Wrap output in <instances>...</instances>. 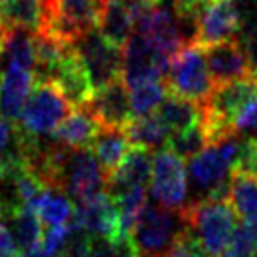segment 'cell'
<instances>
[{"mask_svg": "<svg viewBox=\"0 0 257 257\" xmlns=\"http://www.w3.org/2000/svg\"><path fill=\"white\" fill-rule=\"evenodd\" d=\"M186 225L210 257H221L236 229V212L229 199L201 197L182 210Z\"/></svg>", "mask_w": 257, "mask_h": 257, "instance_id": "obj_1", "label": "cell"}, {"mask_svg": "<svg viewBox=\"0 0 257 257\" xmlns=\"http://www.w3.org/2000/svg\"><path fill=\"white\" fill-rule=\"evenodd\" d=\"M238 145L240 139L231 137L221 143L208 145L197 156L188 160V175L192 186L201 197L229 199V190H231L229 175H233V164L238 152Z\"/></svg>", "mask_w": 257, "mask_h": 257, "instance_id": "obj_2", "label": "cell"}, {"mask_svg": "<svg viewBox=\"0 0 257 257\" xmlns=\"http://www.w3.org/2000/svg\"><path fill=\"white\" fill-rule=\"evenodd\" d=\"M72 107L62 90L51 79H36V85L15 126L34 139H43L53 136V132L72 113Z\"/></svg>", "mask_w": 257, "mask_h": 257, "instance_id": "obj_3", "label": "cell"}, {"mask_svg": "<svg viewBox=\"0 0 257 257\" xmlns=\"http://www.w3.org/2000/svg\"><path fill=\"white\" fill-rule=\"evenodd\" d=\"M165 83L169 92L203 105L216 88V83L207 64L205 47H201L195 42L186 43L171 58Z\"/></svg>", "mask_w": 257, "mask_h": 257, "instance_id": "obj_4", "label": "cell"}, {"mask_svg": "<svg viewBox=\"0 0 257 257\" xmlns=\"http://www.w3.org/2000/svg\"><path fill=\"white\" fill-rule=\"evenodd\" d=\"M55 190L64 192L75 201H83L107 190V173L92 150L64 147L58 160Z\"/></svg>", "mask_w": 257, "mask_h": 257, "instance_id": "obj_5", "label": "cell"}, {"mask_svg": "<svg viewBox=\"0 0 257 257\" xmlns=\"http://www.w3.org/2000/svg\"><path fill=\"white\" fill-rule=\"evenodd\" d=\"M188 227L182 212L162 205H147L132 233L139 257H167L173 244Z\"/></svg>", "mask_w": 257, "mask_h": 257, "instance_id": "obj_6", "label": "cell"}, {"mask_svg": "<svg viewBox=\"0 0 257 257\" xmlns=\"http://www.w3.org/2000/svg\"><path fill=\"white\" fill-rule=\"evenodd\" d=\"M150 193L162 207L182 212L188 207V169L182 158L164 147L152 156Z\"/></svg>", "mask_w": 257, "mask_h": 257, "instance_id": "obj_7", "label": "cell"}, {"mask_svg": "<svg viewBox=\"0 0 257 257\" xmlns=\"http://www.w3.org/2000/svg\"><path fill=\"white\" fill-rule=\"evenodd\" d=\"M171 60L162 55L154 43L143 34H134L122 47V79L126 86L143 81L165 79Z\"/></svg>", "mask_w": 257, "mask_h": 257, "instance_id": "obj_8", "label": "cell"}, {"mask_svg": "<svg viewBox=\"0 0 257 257\" xmlns=\"http://www.w3.org/2000/svg\"><path fill=\"white\" fill-rule=\"evenodd\" d=\"M90 75L94 92L122 77V49L109 43L98 30H92L75 43Z\"/></svg>", "mask_w": 257, "mask_h": 257, "instance_id": "obj_9", "label": "cell"}, {"mask_svg": "<svg viewBox=\"0 0 257 257\" xmlns=\"http://www.w3.org/2000/svg\"><path fill=\"white\" fill-rule=\"evenodd\" d=\"M242 25V14L233 0H210L193 25V42L201 47L235 40Z\"/></svg>", "mask_w": 257, "mask_h": 257, "instance_id": "obj_10", "label": "cell"}, {"mask_svg": "<svg viewBox=\"0 0 257 257\" xmlns=\"http://www.w3.org/2000/svg\"><path fill=\"white\" fill-rule=\"evenodd\" d=\"M72 223L94 238L114 240L122 235L118 207L109 192H100L77 201Z\"/></svg>", "mask_w": 257, "mask_h": 257, "instance_id": "obj_11", "label": "cell"}, {"mask_svg": "<svg viewBox=\"0 0 257 257\" xmlns=\"http://www.w3.org/2000/svg\"><path fill=\"white\" fill-rule=\"evenodd\" d=\"M47 79H51L62 90L73 107H83L92 100V81L75 45L66 51V55L60 58V62L55 66V70Z\"/></svg>", "mask_w": 257, "mask_h": 257, "instance_id": "obj_12", "label": "cell"}, {"mask_svg": "<svg viewBox=\"0 0 257 257\" xmlns=\"http://www.w3.org/2000/svg\"><path fill=\"white\" fill-rule=\"evenodd\" d=\"M103 128H124V124L132 118L130 94L124 81H114L111 85L96 90L92 100L86 103Z\"/></svg>", "mask_w": 257, "mask_h": 257, "instance_id": "obj_13", "label": "cell"}, {"mask_svg": "<svg viewBox=\"0 0 257 257\" xmlns=\"http://www.w3.org/2000/svg\"><path fill=\"white\" fill-rule=\"evenodd\" d=\"M205 57L216 86L250 75V64L240 43L235 40L205 47Z\"/></svg>", "mask_w": 257, "mask_h": 257, "instance_id": "obj_14", "label": "cell"}, {"mask_svg": "<svg viewBox=\"0 0 257 257\" xmlns=\"http://www.w3.org/2000/svg\"><path fill=\"white\" fill-rule=\"evenodd\" d=\"M36 85V73L17 66H6L0 83V114L10 122H17L23 107Z\"/></svg>", "mask_w": 257, "mask_h": 257, "instance_id": "obj_15", "label": "cell"}, {"mask_svg": "<svg viewBox=\"0 0 257 257\" xmlns=\"http://www.w3.org/2000/svg\"><path fill=\"white\" fill-rule=\"evenodd\" d=\"M49 14V0H6L0 4V25L8 32L21 30L38 34Z\"/></svg>", "mask_w": 257, "mask_h": 257, "instance_id": "obj_16", "label": "cell"}, {"mask_svg": "<svg viewBox=\"0 0 257 257\" xmlns=\"http://www.w3.org/2000/svg\"><path fill=\"white\" fill-rule=\"evenodd\" d=\"M100 130L101 124L96 118V114L86 105H83V107H73L72 113L53 132L51 139L70 149H88L92 147Z\"/></svg>", "mask_w": 257, "mask_h": 257, "instance_id": "obj_17", "label": "cell"}, {"mask_svg": "<svg viewBox=\"0 0 257 257\" xmlns=\"http://www.w3.org/2000/svg\"><path fill=\"white\" fill-rule=\"evenodd\" d=\"M152 177L150 150L134 147L116 169L107 177V192L111 195L124 192L134 186H147Z\"/></svg>", "mask_w": 257, "mask_h": 257, "instance_id": "obj_18", "label": "cell"}, {"mask_svg": "<svg viewBox=\"0 0 257 257\" xmlns=\"http://www.w3.org/2000/svg\"><path fill=\"white\" fill-rule=\"evenodd\" d=\"M229 201L236 216L242 220V225L248 229L253 242L257 244V179L233 173Z\"/></svg>", "mask_w": 257, "mask_h": 257, "instance_id": "obj_19", "label": "cell"}, {"mask_svg": "<svg viewBox=\"0 0 257 257\" xmlns=\"http://www.w3.org/2000/svg\"><path fill=\"white\" fill-rule=\"evenodd\" d=\"M156 114L160 120L164 122L167 130L175 134V132H182L201 124L203 120V105L195 103L192 100H186L182 96H177L173 92H167L164 101L160 103Z\"/></svg>", "mask_w": 257, "mask_h": 257, "instance_id": "obj_20", "label": "cell"}, {"mask_svg": "<svg viewBox=\"0 0 257 257\" xmlns=\"http://www.w3.org/2000/svg\"><path fill=\"white\" fill-rule=\"evenodd\" d=\"M124 134L134 147H141L147 150L164 149L171 132L167 130L158 114H143L134 116L124 124Z\"/></svg>", "mask_w": 257, "mask_h": 257, "instance_id": "obj_21", "label": "cell"}, {"mask_svg": "<svg viewBox=\"0 0 257 257\" xmlns=\"http://www.w3.org/2000/svg\"><path fill=\"white\" fill-rule=\"evenodd\" d=\"M130 145L132 143L128 141L122 128H103L101 126L100 134L96 136L90 149L109 177L124 162V158L128 156V152L132 150Z\"/></svg>", "mask_w": 257, "mask_h": 257, "instance_id": "obj_22", "label": "cell"}, {"mask_svg": "<svg viewBox=\"0 0 257 257\" xmlns=\"http://www.w3.org/2000/svg\"><path fill=\"white\" fill-rule=\"evenodd\" d=\"M32 208L36 210V214L40 216L42 223L47 225V227L68 225L73 220V212H75L73 201L64 192L51 190V188H47L40 195V199L34 203Z\"/></svg>", "mask_w": 257, "mask_h": 257, "instance_id": "obj_23", "label": "cell"}, {"mask_svg": "<svg viewBox=\"0 0 257 257\" xmlns=\"http://www.w3.org/2000/svg\"><path fill=\"white\" fill-rule=\"evenodd\" d=\"M167 92H169V88H167L165 79H152V81H143V83L130 86L128 94L132 113L136 116L152 114L154 111H158Z\"/></svg>", "mask_w": 257, "mask_h": 257, "instance_id": "obj_24", "label": "cell"}, {"mask_svg": "<svg viewBox=\"0 0 257 257\" xmlns=\"http://www.w3.org/2000/svg\"><path fill=\"white\" fill-rule=\"evenodd\" d=\"M114 203L118 207V214H120V231L122 235H130L134 233L137 225V220L141 212L147 207V186H134L124 192L113 195Z\"/></svg>", "mask_w": 257, "mask_h": 257, "instance_id": "obj_25", "label": "cell"}, {"mask_svg": "<svg viewBox=\"0 0 257 257\" xmlns=\"http://www.w3.org/2000/svg\"><path fill=\"white\" fill-rule=\"evenodd\" d=\"M10 221L14 223L12 235H14L15 242H17L19 253H21V251H29L42 244L43 235H45V233H43V223L34 208L25 207Z\"/></svg>", "mask_w": 257, "mask_h": 257, "instance_id": "obj_26", "label": "cell"}, {"mask_svg": "<svg viewBox=\"0 0 257 257\" xmlns=\"http://www.w3.org/2000/svg\"><path fill=\"white\" fill-rule=\"evenodd\" d=\"M6 66H17L23 70L36 73V53H34V40L32 34L21 32V30H12L8 32V40L4 45V55Z\"/></svg>", "mask_w": 257, "mask_h": 257, "instance_id": "obj_27", "label": "cell"}, {"mask_svg": "<svg viewBox=\"0 0 257 257\" xmlns=\"http://www.w3.org/2000/svg\"><path fill=\"white\" fill-rule=\"evenodd\" d=\"M167 149L175 152L177 156L184 158H193L197 156L201 150H205L208 147V137L205 134L203 124H195L192 128L182 130V132H175L167 139Z\"/></svg>", "mask_w": 257, "mask_h": 257, "instance_id": "obj_28", "label": "cell"}, {"mask_svg": "<svg viewBox=\"0 0 257 257\" xmlns=\"http://www.w3.org/2000/svg\"><path fill=\"white\" fill-rule=\"evenodd\" d=\"M236 42L240 43L242 51L246 53L248 64H250V75L257 77V15L248 12L242 15V25L236 34Z\"/></svg>", "mask_w": 257, "mask_h": 257, "instance_id": "obj_29", "label": "cell"}, {"mask_svg": "<svg viewBox=\"0 0 257 257\" xmlns=\"http://www.w3.org/2000/svg\"><path fill=\"white\" fill-rule=\"evenodd\" d=\"M233 173L257 179V136L240 139L235 164H233Z\"/></svg>", "mask_w": 257, "mask_h": 257, "instance_id": "obj_30", "label": "cell"}, {"mask_svg": "<svg viewBox=\"0 0 257 257\" xmlns=\"http://www.w3.org/2000/svg\"><path fill=\"white\" fill-rule=\"evenodd\" d=\"M255 250L257 244L253 242V238L248 233V229L240 223V225H236L233 238H231L229 246L225 248V251L221 253V257H253Z\"/></svg>", "mask_w": 257, "mask_h": 257, "instance_id": "obj_31", "label": "cell"}, {"mask_svg": "<svg viewBox=\"0 0 257 257\" xmlns=\"http://www.w3.org/2000/svg\"><path fill=\"white\" fill-rule=\"evenodd\" d=\"M15 154H21L15 126H12V122L0 114V164Z\"/></svg>", "mask_w": 257, "mask_h": 257, "instance_id": "obj_32", "label": "cell"}, {"mask_svg": "<svg viewBox=\"0 0 257 257\" xmlns=\"http://www.w3.org/2000/svg\"><path fill=\"white\" fill-rule=\"evenodd\" d=\"M233 126H235L236 134L250 132V130L257 128V98L253 101H250L240 113L236 114L235 120H233Z\"/></svg>", "mask_w": 257, "mask_h": 257, "instance_id": "obj_33", "label": "cell"}, {"mask_svg": "<svg viewBox=\"0 0 257 257\" xmlns=\"http://www.w3.org/2000/svg\"><path fill=\"white\" fill-rule=\"evenodd\" d=\"M19 248L15 242L12 231L4 225V221H0V257H17Z\"/></svg>", "mask_w": 257, "mask_h": 257, "instance_id": "obj_34", "label": "cell"}, {"mask_svg": "<svg viewBox=\"0 0 257 257\" xmlns=\"http://www.w3.org/2000/svg\"><path fill=\"white\" fill-rule=\"evenodd\" d=\"M6 40H8V30L2 29V25H0V58L4 55V45H6Z\"/></svg>", "mask_w": 257, "mask_h": 257, "instance_id": "obj_35", "label": "cell"}, {"mask_svg": "<svg viewBox=\"0 0 257 257\" xmlns=\"http://www.w3.org/2000/svg\"><path fill=\"white\" fill-rule=\"evenodd\" d=\"M147 2H150V4H162L164 0H147Z\"/></svg>", "mask_w": 257, "mask_h": 257, "instance_id": "obj_36", "label": "cell"}, {"mask_svg": "<svg viewBox=\"0 0 257 257\" xmlns=\"http://www.w3.org/2000/svg\"><path fill=\"white\" fill-rule=\"evenodd\" d=\"M0 83H2V73H0Z\"/></svg>", "mask_w": 257, "mask_h": 257, "instance_id": "obj_37", "label": "cell"}, {"mask_svg": "<svg viewBox=\"0 0 257 257\" xmlns=\"http://www.w3.org/2000/svg\"><path fill=\"white\" fill-rule=\"evenodd\" d=\"M253 257H257V250H255V253H253Z\"/></svg>", "mask_w": 257, "mask_h": 257, "instance_id": "obj_38", "label": "cell"}, {"mask_svg": "<svg viewBox=\"0 0 257 257\" xmlns=\"http://www.w3.org/2000/svg\"><path fill=\"white\" fill-rule=\"evenodd\" d=\"M2 2H6V0H0V4H2Z\"/></svg>", "mask_w": 257, "mask_h": 257, "instance_id": "obj_39", "label": "cell"}]
</instances>
